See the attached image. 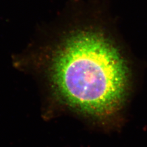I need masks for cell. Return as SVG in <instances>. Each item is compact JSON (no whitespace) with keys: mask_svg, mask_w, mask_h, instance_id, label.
<instances>
[{"mask_svg":"<svg viewBox=\"0 0 147 147\" xmlns=\"http://www.w3.org/2000/svg\"><path fill=\"white\" fill-rule=\"evenodd\" d=\"M53 82L68 105L98 118L120 110L128 88L126 63L113 43L98 32L71 37L53 64Z\"/></svg>","mask_w":147,"mask_h":147,"instance_id":"cell-1","label":"cell"}]
</instances>
